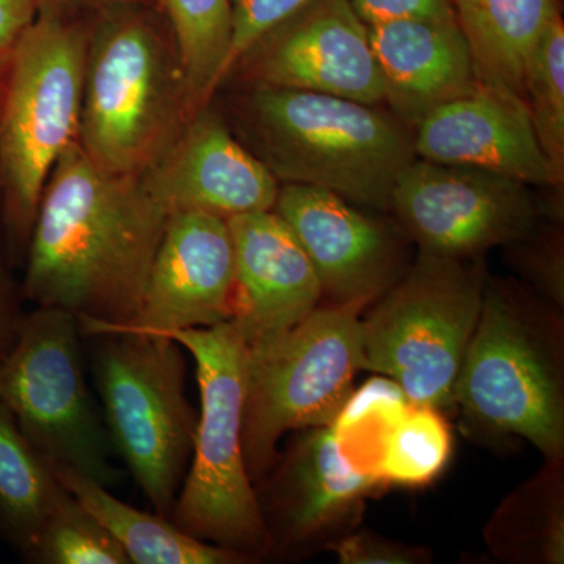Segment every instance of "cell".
Segmentation results:
<instances>
[{
  "mask_svg": "<svg viewBox=\"0 0 564 564\" xmlns=\"http://www.w3.org/2000/svg\"><path fill=\"white\" fill-rule=\"evenodd\" d=\"M169 217L139 176L106 172L74 141L44 185L21 295L76 315L84 336L129 325Z\"/></svg>",
  "mask_w": 564,
  "mask_h": 564,
  "instance_id": "cell-1",
  "label": "cell"
},
{
  "mask_svg": "<svg viewBox=\"0 0 564 564\" xmlns=\"http://www.w3.org/2000/svg\"><path fill=\"white\" fill-rule=\"evenodd\" d=\"M243 91L234 102L232 132L280 184L389 209L397 177L415 159L411 126L381 104L265 85Z\"/></svg>",
  "mask_w": 564,
  "mask_h": 564,
  "instance_id": "cell-2",
  "label": "cell"
},
{
  "mask_svg": "<svg viewBox=\"0 0 564 564\" xmlns=\"http://www.w3.org/2000/svg\"><path fill=\"white\" fill-rule=\"evenodd\" d=\"M148 7L102 10L85 62L77 143L121 176H140L196 111L173 33Z\"/></svg>",
  "mask_w": 564,
  "mask_h": 564,
  "instance_id": "cell-3",
  "label": "cell"
},
{
  "mask_svg": "<svg viewBox=\"0 0 564 564\" xmlns=\"http://www.w3.org/2000/svg\"><path fill=\"white\" fill-rule=\"evenodd\" d=\"M91 25L40 11L0 62V210L13 251H24L44 185L77 141Z\"/></svg>",
  "mask_w": 564,
  "mask_h": 564,
  "instance_id": "cell-4",
  "label": "cell"
},
{
  "mask_svg": "<svg viewBox=\"0 0 564 564\" xmlns=\"http://www.w3.org/2000/svg\"><path fill=\"white\" fill-rule=\"evenodd\" d=\"M162 336L172 337L192 356L202 402L191 469L174 503L173 524L247 560L269 554L272 538L243 458L248 345L242 333L229 321Z\"/></svg>",
  "mask_w": 564,
  "mask_h": 564,
  "instance_id": "cell-5",
  "label": "cell"
},
{
  "mask_svg": "<svg viewBox=\"0 0 564 564\" xmlns=\"http://www.w3.org/2000/svg\"><path fill=\"white\" fill-rule=\"evenodd\" d=\"M562 329L544 311L486 280L480 317L455 384L467 421L529 441L549 462L564 454Z\"/></svg>",
  "mask_w": 564,
  "mask_h": 564,
  "instance_id": "cell-6",
  "label": "cell"
},
{
  "mask_svg": "<svg viewBox=\"0 0 564 564\" xmlns=\"http://www.w3.org/2000/svg\"><path fill=\"white\" fill-rule=\"evenodd\" d=\"M366 302L318 306L285 332L248 345L242 447L252 485L285 433L329 425L364 370Z\"/></svg>",
  "mask_w": 564,
  "mask_h": 564,
  "instance_id": "cell-7",
  "label": "cell"
},
{
  "mask_svg": "<svg viewBox=\"0 0 564 564\" xmlns=\"http://www.w3.org/2000/svg\"><path fill=\"white\" fill-rule=\"evenodd\" d=\"M90 362L115 455L155 513L172 519L198 414L185 395L184 347L154 333L93 334Z\"/></svg>",
  "mask_w": 564,
  "mask_h": 564,
  "instance_id": "cell-8",
  "label": "cell"
},
{
  "mask_svg": "<svg viewBox=\"0 0 564 564\" xmlns=\"http://www.w3.org/2000/svg\"><path fill=\"white\" fill-rule=\"evenodd\" d=\"M82 337L79 318L68 311L36 306L24 315L0 362V403L54 473L74 470L115 489L122 473L88 388Z\"/></svg>",
  "mask_w": 564,
  "mask_h": 564,
  "instance_id": "cell-9",
  "label": "cell"
},
{
  "mask_svg": "<svg viewBox=\"0 0 564 564\" xmlns=\"http://www.w3.org/2000/svg\"><path fill=\"white\" fill-rule=\"evenodd\" d=\"M480 263L419 251L366 321L364 370L392 378L411 404L445 411L484 304Z\"/></svg>",
  "mask_w": 564,
  "mask_h": 564,
  "instance_id": "cell-10",
  "label": "cell"
},
{
  "mask_svg": "<svg viewBox=\"0 0 564 564\" xmlns=\"http://www.w3.org/2000/svg\"><path fill=\"white\" fill-rule=\"evenodd\" d=\"M389 209L419 251L454 259L521 242L540 220L529 185L419 158L397 177Z\"/></svg>",
  "mask_w": 564,
  "mask_h": 564,
  "instance_id": "cell-11",
  "label": "cell"
},
{
  "mask_svg": "<svg viewBox=\"0 0 564 564\" xmlns=\"http://www.w3.org/2000/svg\"><path fill=\"white\" fill-rule=\"evenodd\" d=\"M232 77L384 106L369 25L350 0H311L248 47L223 84Z\"/></svg>",
  "mask_w": 564,
  "mask_h": 564,
  "instance_id": "cell-12",
  "label": "cell"
},
{
  "mask_svg": "<svg viewBox=\"0 0 564 564\" xmlns=\"http://www.w3.org/2000/svg\"><path fill=\"white\" fill-rule=\"evenodd\" d=\"M139 180L169 215L203 212L225 220L272 210L281 187L209 104L192 115Z\"/></svg>",
  "mask_w": 564,
  "mask_h": 564,
  "instance_id": "cell-13",
  "label": "cell"
},
{
  "mask_svg": "<svg viewBox=\"0 0 564 564\" xmlns=\"http://www.w3.org/2000/svg\"><path fill=\"white\" fill-rule=\"evenodd\" d=\"M236 262L228 220L203 212L170 215L139 314L124 326L96 329L163 334L232 321ZM87 336V337H88Z\"/></svg>",
  "mask_w": 564,
  "mask_h": 564,
  "instance_id": "cell-14",
  "label": "cell"
},
{
  "mask_svg": "<svg viewBox=\"0 0 564 564\" xmlns=\"http://www.w3.org/2000/svg\"><path fill=\"white\" fill-rule=\"evenodd\" d=\"M415 158L551 187L563 177L538 140L524 99L481 80L413 126Z\"/></svg>",
  "mask_w": 564,
  "mask_h": 564,
  "instance_id": "cell-15",
  "label": "cell"
},
{
  "mask_svg": "<svg viewBox=\"0 0 564 564\" xmlns=\"http://www.w3.org/2000/svg\"><path fill=\"white\" fill-rule=\"evenodd\" d=\"M273 210L302 243L333 304L370 303L395 280L399 252L391 229L337 193L281 184Z\"/></svg>",
  "mask_w": 564,
  "mask_h": 564,
  "instance_id": "cell-16",
  "label": "cell"
},
{
  "mask_svg": "<svg viewBox=\"0 0 564 564\" xmlns=\"http://www.w3.org/2000/svg\"><path fill=\"white\" fill-rule=\"evenodd\" d=\"M303 432L256 489L273 547L318 540L351 521L367 497L386 488L380 477L345 456L332 425Z\"/></svg>",
  "mask_w": 564,
  "mask_h": 564,
  "instance_id": "cell-17",
  "label": "cell"
},
{
  "mask_svg": "<svg viewBox=\"0 0 564 564\" xmlns=\"http://www.w3.org/2000/svg\"><path fill=\"white\" fill-rule=\"evenodd\" d=\"M228 225L236 262L232 322L247 345L317 310L323 292L313 262L276 212L236 215Z\"/></svg>",
  "mask_w": 564,
  "mask_h": 564,
  "instance_id": "cell-18",
  "label": "cell"
},
{
  "mask_svg": "<svg viewBox=\"0 0 564 564\" xmlns=\"http://www.w3.org/2000/svg\"><path fill=\"white\" fill-rule=\"evenodd\" d=\"M384 106L413 126L480 84L469 44L452 20H402L369 28Z\"/></svg>",
  "mask_w": 564,
  "mask_h": 564,
  "instance_id": "cell-19",
  "label": "cell"
},
{
  "mask_svg": "<svg viewBox=\"0 0 564 564\" xmlns=\"http://www.w3.org/2000/svg\"><path fill=\"white\" fill-rule=\"evenodd\" d=\"M480 80L522 98L527 62L560 14L556 0H452Z\"/></svg>",
  "mask_w": 564,
  "mask_h": 564,
  "instance_id": "cell-20",
  "label": "cell"
},
{
  "mask_svg": "<svg viewBox=\"0 0 564 564\" xmlns=\"http://www.w3.org/2000/svg\"><path fill=\"white\" fill-rule=\"evenodd\" d=\"M58 481L104 525L120 544L129 563L135 564H234L247 562L243 555L218 547L182 532L172 519L143 513L121 502L111 489L91 478L61 470Z\"/></svg>",
  "mask_w": 564,
  "mask_h": 564,
  "instance_id": "cell-21",
  "label": "cell"
},
{
  "mask_svg": "<svg viewBox=\"0 0 564 564\" xmlns=\"http://www.w3.org/2000/svg\"><path fill=\"white\" fill-rule=\"evenodd\" d=\"M69 492L0 403V538L24 558Z\"/></svg>",
  "mask_w": 564,
  "mask_h": 564,
  "instance_id": "cell-22",
  "label": "cell"
},
{
  "mask_svg": "<svg viewBox=\"0 0 564 564\" xmlns=\"http://www.w3.org/2000/svg\"><path fill=\"white\" fill-rule=\"evenodd\" d=\"M187 77L193 107L221 87L232 43V0H159Z\"/></svg>",
  "mask_w": 564,
  "mask_h": 564,
  "instance_id": "cell-23",
  "label": "cell"
},
{
  "mask_svg": "<svg viewBox=\"0 0 564 564\" xmlns=\"http://www.w3.org/2000/svg\"><path fill=\"white\" fill-rule=\"evenodd\" d=\"M451 426L443 411L410 404L386 436L378 462V477L386 486L421 488L433 484L452 456Z\"/></svg>",
  "mask_w": 564,
  "mask_h": 564,
  "instance_id": "cell-24",
  "label": "cell"
},
{
  "mask_svg": "<svg viewBox=\"0 0 564 564\" xmlns=\"http://www.w3.org/2000/svg\"><path fill=\"white\" fill-rule=\"evenodd\" d=\"M410 404L403 389L380 375L352 389L329 425L345 456L364 473L378 477L386 436Z\"/></svg>",
  "mask_w": 564,
  "mask_h": 564,
  "instance_id": "cell-25",
  "label": "cell"
},
{
  "mask_svg": "<svg viewBox=\"0 0 564 564\" xmlns=\"http://www.w3.org/2000/svg\"><path fill=\"white\" fill-rule=\"evenodd\" d=\"M522 99L549 161L564 174V24L562 14L545 29L527 62Z\"/></svg>",
  "mask_w": 564,
  "mask_h": 564,
  "instance_id": "cell-26",
  "label": "cell"
},
{
  "mask_svg": "<svg viewBox=\"0 0 564 564\" xmlns=\"http://www.w3.org/2000/svg\"><path fill=\"white\" fill-rule=\"evenodd\" d=\"M28 562L39 564H128L120 544L73 496L43 527Z\"/></svg>",
  "mask_w": 564,
  "mask_h": 564,
  "instance_id": "cell-27",
  "label": "cell"
},
{
  "mask_svg": "<svg viewBox=\"0 0 564 564\" xmlns=\"http://www.w3.org/2000/svg\"><path fill=\"white\" fill-rule=\"evenodd\" d=\"M522 502L529 510H524L516 497L507 500L500 516L505 518L522 519L525 530L516 534L510 545H507L508 555L529 556L527 544H533V560L543 563H563L564 558V518L562 480L558 473H547L538 477L532 485L519 489Z\"/></svg>",
  "mask_w": 564,
  "mask_h": 564,
  "instance_id": "cell-28",
  "label": "cell"
},
{
  "mask_svg": "<svg viewBox=\"0 0 564 564\" xmlns=\"http://www.w3.org/2000/svg\"><path fill=\"white\" fill-rule=\"evenodd\" d=\"M307 2L311 0H232V43L225 77L248 47Z\"/></svg>",
  "mask_w": 564,
  "mask_h": 564,
  "instance_id": "cell-29",
  "label": "cell"
},
{
  "mask_svg": "<svg viewBox=\"0 0 564 564\" xmlns=\"http://www.w3.org/2000/svg\"><path fill=\"white\" fill-rule=\"evenodd\" d=\"M343 564H415L426 562L429 555L419 547H411L370 533L345 536L332 545Z\"/></svg>",
  "mask_w": 564,
  "mask_h": 564,
  "instance_id": "cell-30",
  "label": "cell"
},
{
  "mask_svg": "<svg viewBox=\"0 0 564 564\" xmlns=\"http://www.w3.org/2000/svg\"><path fill=\"white\" fill-rule=\"evenodd\" d=\"M369 28L402 20H452V0H350Z\"/></svg>",
  "mask_w": 564,
  "mask_h": 564,
  "instance_id": "cell-31",
  "label": "cell"
},
{
  "mask_svg": "<svg viewBox=\"0 0 564 564\" xmlns=\"http://www.w3.org/2000/svg\"><path fill=\"white\" fill-rule=\"evenodd\" d=\"M529 254L536 258H527V269L532 274L538 288L543 291L555 304L563 307L564 284H563V251L562 243H554L552 247H543L540 250H529Z\"/></svg>",
  "mask_w": 564,
  "mask_h": 564,
  "instance_id": "cell-32",
  "label": "cell"
},
{
  "mask_svg": "<svg viewBox=\"0 0 564 564\" xmlns=\"http://www.w3.org/2000/svg\"><path fill=\"white\" fill-rule=\"evenodd\" d=\"M39 17V0H0V62Z\"/></svg>",
  "mask_w": 564,
  "mask_h": 564,
  "instance_id": "cell-33",
  "label": "cell"
},
{
  "mask_svg": "<svg viewBox=\"0 0 564 564\" xmlns=\"http://www.w3.org/2000/svg\"><path fill=\"white\" fill-rule=\"evenodd\" d=\"M24 315L21 314L18 295L0 256V362L17 343Z\"/></svg>",
  "mask_w": 564,
  "mask_h": 564,
  "instance_id": "cell-34",
  "label": "cell"
},
{
  "mask_svg": "<svg viewBox=\"0 0 564 564\" xmlns=\"http://www.w3.org/2000/svg\"><path fill=\"white\" fill-rule=\"evenodd\" d=\"M154 0H39L40 11L74 13L82 9H117V7L152 6Z\"/></svg>",
  "mask_w": 564,
  "mask_h": 564,
  "instance_id": "cell-35",
  "label": "cell"
}]
</instances>
